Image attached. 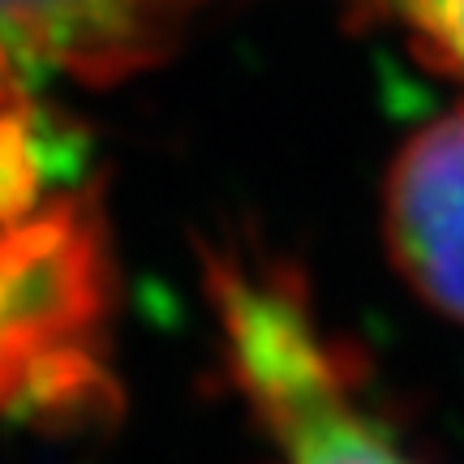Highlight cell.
Listing matches in <instances>:
<instances>
[{
  "instance_id": "6",
  "label": "cell",
  "mask_w": 464,
  "mask_h": 464,
  "mask_svg": "<svg viewBox=\"0 0 464 464\" xmlns=\"http://www.w3.org/2000/svg\"><path fill=\"white\" fill-rule=\"evenodd\" d=\"M34 185H39V168H34L26 130L14 116H0V224L26 216Z\"/></svg>"
},
{
  "instance_id": "2",
  "label": "cell",
  "mask_w": 464,
  "mask_h": 464,
  "mask_svg": "<svg viewBox=\"0 0 464 464\" xmlns=\"http://www.w3.org/2000/svg\"><path fill=\"white\" fill-rule=\"evenodd\" d=\"M103 310L100 224L78 202L0 224V409L78 396Z\"/></svg>"
},
{
  "instance_id": "3",
  "label": "cell",
  "mask_w": 464,
  "mask_h": 464,
  "mask_svg": "<svg viewBox=\"0 0 464 464\" xmlns=\"http://www.w3.org/2000/svg\"><path fill=\"white\" fill-rule=\"evenodd\" d=\"M202 0H0V108L39 78L108 86L181 44Z\"/></svg>"
},
{
  "instance_id": "5",
  "label": "cell",
  "mask_w": 464,
  "mask_h": 464,
  "mask_svg": "<svg viewBox=\"0 0 464 464\" xmlns=\"http://www.w3.org/2000/svg\"><path fill=\"white\" fill-rule=\"evenodd\" d=\"M353 5L396 22L434 69L464 82V0H353Z\"/></svg>"
},
{
  "instance_id": "1",
  "label": "cell",
  "mask_w": 464,
  "mask_h": 464,
  "mask_svg": "<svg viewBox=\"0 0 464 464\" xmlns=\"http://www.w3.org/2000/svg\"><path fill=\"white\" fill-rule=\"evenodd\" d=\"M224 370L276 448V464H417L365 396L362 357L323 327L280 258L207 249Z\"/></svg>"
},
{
  "instance_id": "4",
  "label": "cell",
  "mask_w": 464,
  "mask_h": 464,
  "mask_svg": "<svg viewBox=\"0 0 464 464\" xmlns=\"http://www.w3.org/2000/svg\"><path fill=\"white\" fill-rule=\"evenodd\" d=\"M382 232L404 284L464 327V103L396 150L382 189Z\"/></svg>"
}]
</instances>
